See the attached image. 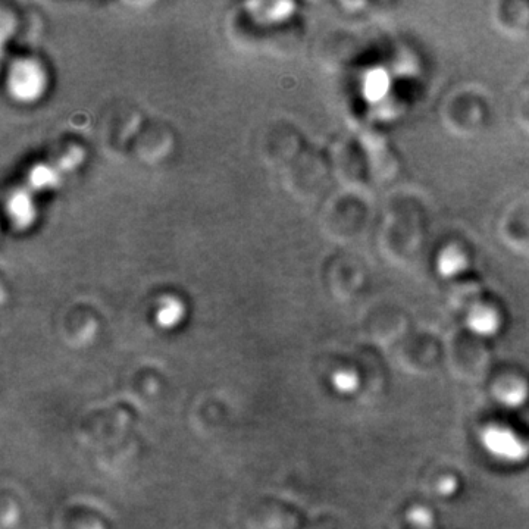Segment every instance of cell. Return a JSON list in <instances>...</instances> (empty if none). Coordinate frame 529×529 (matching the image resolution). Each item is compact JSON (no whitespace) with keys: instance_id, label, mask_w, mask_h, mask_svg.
Returning a JSON list of instances; mask_svg holds the SVG:
<instances>
[{"instance_id":"6da1fadb","label":"cell","mask_w":529,"mask_h":529,"mask_svg":"<svg viewBox=\"0 0 529 529\" xmlns=\"http://www.w3.org/2000/svg\"><path fill=\"white\" fill-rule=\"evenodd\" d=\"M145 121L136 103L124 99L108 103L97 115V145L105 155L122 158L130 153L131 145Z\"/></svg>"},{"instance_id":"7a4b0ae2","label":"cell","mask_w":529,"mask_h":529,"mask_svg":"<svg viewBox=\"0 0 529 529\" xmlns=\"http://www.w3.org/2000/svg\"><path fill=\"white\" fill-rule=\"evenodd\" d=\"M334 180L331 156L322 150L308 146L302 155L283 172L287 192L302 202L321 199Z\"/></svg>"},{"instance_id":"3957f363","label":"cell","mask_w":529,"mask_h":529,"mask_svg":"<svg viewBox=\"0 0 529 529\" xmlns=\"http://www.w3.org/2000/svg\"><path fill=\"white\" fill-rule=\"evenodd\" d=\"M305 139L296 125L286 120L269 124L259 139V156L269 168L284 172L306 149Z\"/></svg>"},{"instance_id":"277c9868","label":"cell","mask_w":529,"mask_h":529,"mask_svg":"<svg viewBox=\"0 0 529 529\" xmlns=\"http://www.w3.org/2000/svg\"><path fill=\"white\" fill-rule=\"evenodd\" d=\"M366 222V208L352 193L336 196L322 209V230L338 243H349L361 234Z\"/></svg>"},{"instance_id":"5b68a950","label":"cell","mask_w":529,"mask_h":529,"mask_svg":"<svg viewBox=\"0 0 529 529\" xmlns=\"http://www.w3.org/2000/svg\"><path fill=\"white\" fill-rule=\"evenodd\" d=\"M175 146V134L167 122L146 120L137 133L130 153L146 165H158L171 155Z\"/></svg>"},{"instance_id":"8992f818","label":"cell","mask_w":529,"mask_h":529,"mask_svg":"<svg viewBox=\"0 0 529 529\" xmlns=\"http://www.w3.org/2000/svg\"><path fill=\"white\" fill-rule=\"evenodd\" d=\"M330 156L334 178L340 181L344 189L353 192L365 187L366 181L371 177V169L359 143L343 142Z\"/></svg>"},{"instance_id":"52a82bcc","label":"cell","mask_w":529,"mask_h":529,"mask_svg":"<svg viewBox=\"0 0 529 529\" xmlns=\"http://www.w3.org/2000/svg\"><path fill=\"white\" fill-rule=\"evenodd\" d=\"M482 444L491 456L509 463L524 462L529 456V444L513 431L503 427H487L482 433Z\"/></svg>"},{"instance_id":"ba28073f","label":"cell","mask_w":529,"mask_h":529,"mask_svg":"<svg viewBox=\"0 0 529 529\" xmlns=\"http://www.w3.org/2000/svg\"><path fill=\"white\" fill-rule=\"evenodd\" d=\"M359 145L362 146L368 159L371 175H377L381 180H388L390 175L396 171V158H394L387 139L380 133L363 134Z\"/></svg>"},{"instance_id":"9c48e42d","label":"cell","mask_w":529,"mask_h":529,"mask_svg":"<svg viewBox=\"0 0 529 529\" xmlns=\"http://www.w3.org/2000/svg\"><path fill=\"white\" fill-rule=\"evenodd\" d=\"M9 87L15 96L31 99L39 95L45 87V74L36 62H17L9 73Z\"/></svg>"},{"instance_id":"30bf717a","label":"cell","mask_w":529,"mask_h":529,"mask_svg":"<svg viewBox=\"0 0 529 529\" xmlns=\"http://www.w3.org/2000/svg\"><path fill=\"white\" fill-rule=\"evenodd\" d=\"M363 271L355 258L346 255L334 256L325 268V278L330 289L336 293H346Z\"/></svg>"},{"instance_id":"8fae6325","label":"cell","mask_w":529,"mask_h":529,"mask_svg":"<svg viewBox=\"0 0 529 529\" xmlns=\"http://www.w3.org/2000/svg\"><path fill=\"white\" fill-rule=\"evenodd\" d=\"M466 325L469 331L480 337H493L502 327V318L494 306L482 303L481 300L468 309Z\"/></svg>"},{"instance_id":"7c38bea8","label":"cell","mask_w":529,"mask_h":529,"mask_svg":"<svg viewBox=\"0 0 529 529\" xmlns=\"http://www.w3.org/2000/svg\"><path fill=\"white\" fill-rule=\"evenodd\" d=\"M361 90L366 102L374 106L380 105L391 96L393 90L390 71L381 67L366 71L362 78Z\"/></svg>"},{"instance_id":"4fadbf2b","label":"cell","mask_w":529,"mask_h":529,"mask_svg":"<svg viewBox=\"0 0 529 529\" xmlns=\"http://www.w3.org/2000/svg\"><path fill=\"white\" fill-rule=\"evenodd\" d=\"M471 266L465 250L457 246L444 247L435 259L437 274L444 280H456L462 277Z\"/></svg>"},{"instance_id":"5bb4252c","label":"cell","mask_w":529,"mask_h":529,"mask_svg":"<svg viewBox=\"0 0 529 529\" xmlns=\"http://www.w3.org/2000/svg\"><path fill=\"white\" fill-rule=\"evenodd\" d=\"M46 21L42 11L36 6H27L20 14V25L17 34L23 45H34L39 43L45 33Z\"/></svg>"},{"instance_id":"9a60e30c","label":"cell","mask_w":529,"mask_h":529,"mask_svg":"<svg viewBox=\"0 0 529 529\" xmlns=\"http://www.w3.org/2000/svg\"><path fill=\"white\" fill-rule=\"evenodd\" d=\"M97 319L86 306H75L67 313L64 319V331L70 338H80L89 336L96 330Z\"/></svg>"},{"instance_id":"2e32d148","label":"cell","mask_w":529,"mask_h":529,"mask_svg":"<svg viewBox=\"0 0 529 529\" xmlns=\"http://www.w3.org/2000/svg\"><path fill=\"white\" fill-rule=\"evenodd\" d=\"M528 394L527 385L519 383V381L505 383L497 390V397H499L500 402L509 408H519V406L524 405L527 402Z\"/></svg>"},{"instance_id":"e0dca14e","label":"cell","mask_w":529,"mask_h":529,"mask_svg":"<svg viewBox=\"0 0 529 529\" xmlns=\"http://www.w3.org/2000/svg\"><path fill=\"white\" fill-rule=\"evenodd\" d=\"M482 289L475 281H460L453 287V297L459 305H468V309L475 303L480 302Z\"/></svg>"},{"instance_id":"ac0fdd59","label":"cell","mask_w":529,"mask_h":529,"mask_svg":"<svg viewBox=\"0 0 529 529\" xmlns=\"http://www.w3.org/2000/svg\"><path fill=\"white\" fill-rule=\"evenodd\" d=\"M20 12L15 9L14 5H9V3L2 2V5H0V23H2L3 39L17 34L18 25H20Z\"/></svg>"},{"instance_id":"d6986e66","label":"cell","mask_w":529,"mask_h":529,"mask_svg":"<svg viewBox=\"0 0 529 529\" xmlns=\"http://www.w3.org/2000/svg\"><path fill=\"white\" fill-rule=\"evenodd\" d=\"M408 519L415 529H434L433 513L427 507L415 506L409 510Z\"/></svg>"},{"instance_id":"ffe728a7","label":"cell","mask_w":529,"mask_h":529,"mask_svg":"<svg viewBox=\"0 0 529 529\" xmlns=\"http://www.w3.org/2000/svg\"><path fill=\"white\" fill-rule=\"evenodd\" d=\"M333 384L340 393H355L359 387V377L352 371H338L333 377Z\"/></svg>"},{"instance_id":"44dd1931","label":"cell","mask_w":529,"mask_h":529,"mask_svg":"<svg viewBox=\"0 0 529 529\" xmlns=\"http://www.w3.org/2000/svg\"><path fill=\"white\" fill-rule=\"evenodd\" d=\"M456 488L457 482L455 478H444V480L438 484V490H440L444 496H449V494L455 493Z\"/></svg>"}]
</instances>
